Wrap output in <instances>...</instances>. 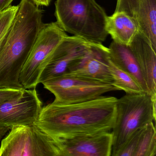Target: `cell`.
I'll return each mask as SVG.
<instances>
[{"instance_id": "cell-1", "label": "cell", "mask_w": 156, "mask_h": 156, "mask_svg": "<svg viewBox=\"0 0 156 156\" xmlns=\"http://www.w3.org/2000/svg\"><path fill=\"white\" fill-rule=\"evenodd\" d=\"M117 98L101 96L75 104L53 102L43 107L35 123L56 139L110 131L115 125Z\"/></svg>"}, {"instance_id": "cell-2", "label": "cell", "mask_w": 156, "mask_h": 156, "mask_svg": "<svg viewBox=\"0 0 156 156\" xmlns=\"http://www.w3.org/2000/svg\"><path fill=\"white\" fill-rule=\"evenodd\" d=\"M43 12L31 0H21L0 48V88L23 89L20 74L44 23Z\"/></svg>"}, {"instance_id": "cell-3", "label": "cell", "mask_w": 156, "mask_h": 156, "mask_svg": "<svg viewBox=\"0 0 156 156\" xmlns=\"http://www.w3.org/2000/svg\"><path fill=\"white\" fill-rule=\"evenodd\" d=\"M55 15L62 30L87 41L102 44L108 35L107 15L95 0H56Z\"/></svg>"}, {"instance_id": "cell-4", "label": "cell", "mask_w": 156, "mask_h": 156, "mask_svg": "<svg viewBox=\"0 0 156 156\" xmlns=\"http://www.w3.org/2000/svg\"><path fill=\"white\" fill-rule=\"evenodd\" d=\"M156 95L142 92L126 94L116 103L115 125L111 131V156H115L132 133L156 120Z\"/></svg>"}, {"instance_id": "cell-5", "label": "cell", "mask_w": 156, "mask_h": 156, "mask_svg": "<svg viewBox=\"0 0 156 156\" xmlns=\"http://www.w3.org/2000/svg\"><path fill=\"white\" fill-rule=\"evenodd\" d=\"M10 130L2 140L0 156H60L56 140L35 124Z\"/></svg>"}, {"instance_id": "cell-6", "label": "cell", "mask_w": 156, "mask_h": 156, "mask_svg": "<svg viewBox=\"0 0 156 156\" xmlns=\"http://www.w3.org/2000/svg\"><path fill=\"white\" fill-rule=\"evenodd\" d=\"M67 36L56 22L44 24L20 74V83L24 89L36 88L50 56Z\"/></svg>"}, {"instance_id": "cell-7", "label": "cell", "mask_w": 156, "mask_h": 156, "mask_svg": "<svg viewBox=\"0 0 156 156\" xmlns=\"http://www.w3.org/2000/svg\"><path fill=\"white\" fill-rule=\"evenodd\" d=\"M53 94L56 104H75L92 100L111 91L119 90L108 83L72 75L66 73L42 83Z\"/></svg>"}, {"instance_id": "cell-8", "label": "cell", "mask_w": 156, "mask_h": 156, "mask_svg": "<svg viewBox=\"0 0 156 156\" xmlns=\"http://www.w3.org/2000/svg\"><path fill=\"white\" fill-rule=\"evenodd\" d=\"M43 107L36 88L24 89L20 95L0 103V126L35 124Z\"/></svg>"}, {"instance_id": "cell-9", "label": "cell", "mask_w": 156, "mask_h": 156, "mask_svg": "<svg viewBox=\"0 0 156 156\" xmlns=\"http://www.w3.org/2000/svg\"><path fill=\"white\" fill-rule=\"evenodd\" d=\"M109 61L108 48L101 43L89 42L85 54L71 64L66 73L112 84L114 79L109 69Z\"/></svg>"}, {"instance_id": "cell-10", "label": "cell", "mask_w": 156, "mask_h": 156, "mask_svg": "<svg viewBox=\"0 0 156 156\" xmlns=\"http://www.w3.org/2000/svg\"><path fill=\"white\" fill-rule=\"evenodd\" d=\"M89 42L76 36L68 35L50 56L41 74L39 83L66 73L69 66L85 54Z\"/></svg>"}, {"instance_id": "cell-11", "label": "cell", "mask_w": 156, "mask_h": 156, "mask_svg": "<svg viewBox=\"0 0 156 156\" xmlns=\"http://www.w3.org/2000/svg\"><path fill=\"white\" fill-rule=\"evenodd\" d=\"M60 156H110L113 135L111 131L79 136L68 139H56Z\"/></svg>"}, {"instance_id": "cell-12", "label": "cell", "mask_w": 156, "mask_h": 156, "mask_svg": "<svg viewBox=\"0 0 156 156\" xmlns=\"http://www.w3.org/2000/svg\"><path fill=\"white\" fill-rule=\"evenodd\" d=\"M115 12L130 17L156 51V0H117Z\"/></svg>"}, {"instance_id": "cell-13", "label": "cell", "mask_w": 156, "mask_h": 156, "mask_svg": "<svg viewBox=\"0 0 156 156\" xmlns=\"http://www.w3.org/2000/svg\"><path fill=\"white\" fill-rule=\"evenodd\" d=\"M129 46L134 54L151 95H156V51L139 31Z\"/></svg>"}, {"instance_id": "cell-14", "label": "cell", "mask_w": 156, "mask_h": 156, "mask_svg": "<svg viewBox=\"0 0 156 156\" xmlns=\"http://www.w3.org/2000/svg\"><path fill=\"white\" fill-rule=\"evenodd\" d=\"M108 49L110 60L114 64L130 75L140 86L143 92L148 93L138 63L129 46L113 41Z\"/></svg>"}, {"instance_id": "cell-15", "label": "cell", "mask_w": 156, "mask_h": 156, "mask_svg": "<svg viewBox=\"0 0 156 156\" xmlns=\"http://www.w3.org/2000/svg\"><path fill=\"white\" fill-rule=\"evenodd\" d=\"M106 29L113 41L127 46L139 31L135 21L122 12H115L108 16Z\"/></svg>"}, {"instance_id": "cell-16", "label": "cell", "mask_w": 156, "mask_h": 156, "mask_svg": "<svg viewBox=\"0 0 156 156\" xmlns=\"http://www.w3.org/2000/svg\"><path fill=\"white\" fill-rule=\"evenodd\" d=\"M109 69L114 79L112 85L119 90H123L126 94L144 92L136 81L130 75L119 69L114 64L110 59Z\"/></svg>"}, {"instance_id": "cell-17", "label": "cell", "mask_w": 156, "mask_h": 156, "mask_svg": "<svg viewBox=\"0 0 156 156\" xmlns=\"http://www.w3.org/2000/svg\"><path fill=\"white\" fill-rule=\"evenodd\" d=\"M156 131L153 122L147 125L140 135L134 156H155Z\"/></svg>"}, {"instance_id": "cell-18", "label": "cell", "mask_w": 156, "mask_h": 156, "mask_svg": "<svg viewBox=\"0 0 156 156\" xmlns=\"http://www.w3.org/2000/svg\"><path fill=\"white\" fill-rule=\"evenodd\" d=\"M18 6H10L0 12V48L14 20Z\"/></svg>"}, {"instance_id": "cell-19", "label": "cell", "mask_w": 156, "mask_h": 156, "mask_svg": "<svg viewBox=\"0 0 156 156\" xmlns=\"http://www.w3.org/2000/svg\"><path fill=\"white\" fill-rule=\"evenodd\" d=\"M145 127V126L139 129L134 131L115 156H134L140 135Z\"/></svg>"}, {"instance_id": "cell-20", "label": "cell", "mask_w": 156, "mask_h": 156, "mask_svg": "<svg viewBox=\"0 0 156 156\" xmlns=\"http://www.w3.org/2000/svg\"><path fill=\"white\" fill-rule=\"evenodd\" d=\"M24 89L9 88H0V103L20 95L22 94Z\"/></svg>"}, {"instance_id": "cell-21", "label": "cell", "mask_w": 156, "mask_h": 156, "mask_svg": "<svg viewBox=\"0 0 156 156\" xmlns=\"http://www.w3.org/2000/svg\"><path fill=\"white\" fill-rule=\"evenodd\" d=\"M13 1L14 0H0V12L11 6V4Z\"/></svg>"}, {"instance_id": "cell-22", "label": "cell", "mask_w": 156, "mask_h": 156, "mask_svg": "<svg viewBox=\"0 0 156 156\" xmlns=\"http://www.w3.org/2000/svg\"><path fill=\"white\" fill-rule=\"evenodd\" d=\"M37 6H48L51 0H31Z\"/></svg>"}, {"instance_id": "cell-23", "label": "cell", "mask_w": 156, "mask_h": 156, "mask_svg": "<svg viewBox=\"0 0 156 156\" xmlns=\"http://www.w3.org/2000/svg\"><path fill=\"white\" fill-rule=\"evenodd\" d=\"M10 130L9 128L3 127L0 126V140L6 135L8 131Z\"/></svg>"}]
</instances>
